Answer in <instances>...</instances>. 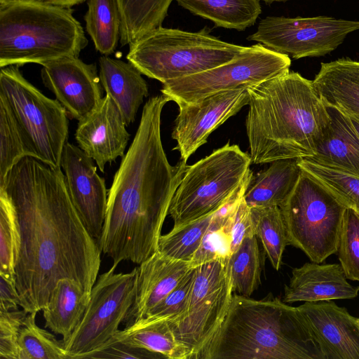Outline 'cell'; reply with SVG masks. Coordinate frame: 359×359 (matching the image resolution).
Masks as SVG:
<instances>
[{
    "label": "cell",
    "instance_id": "1",
    "mask_svg": "<svg viewBox=\"0 0 359 359\" xmlns=\"http://www.w3.org/2000/svg\"><path fill=\"white\" fill-rule=\"evenodd\" d=\"M0 189L11 199L20 229L15 268L20 307L28 313L42 311L57 282L65 278L90 294L102 252L70 199L61 167L26 156Z\"/></svg>",
    "mask_w": 359,
    "mask_h": 359
},
{
    "label": "cell",
    "instance_id": "2",
    "mask_svg": "<svg viewBox=\"0 0 359 359\" xmlns=\"http://www.w3.org/2000/svg\"><path fill=\"white\" fill-rule=\"evenodd\" d=\"M170 101L161 94L144 105L134 139L108 191L99 245L115 266L122 261L140 264L158 250L163 222L188 166L182 160L172 165L163 149L161 118Z\"/></svg>",
    "mask_w": 359,
    "mask_h": 359
},
{
    "label": "cell",
    "instance_id": "3",
    "mask_svg": "<svg viewBox=\"0 0 359 359\" xmlns=\"http://www.w3.org/2000/svg\"><path fill=\"white\" fill-rule=\"evenodd\" d=\"M247 89L245 127L252 163L314 154L330 117L312 81L289 71Z\"/></svg>",
    "mask_w": 359,
    "mask_h": 359
},
{
    "label": "cell",
    "instance_id": "4",
    "mask_svg": "<svg viewBox=\"0 0 359 359\" xmlns=\"http://www.w3.org/2000/svg\"><path fill=\"white\" fill-rule=\"evenodd\" d=\"M199 359H325L297 307L269 293H233L227 313Z\"/></svg>",
    "mask_w": 359,
    "mask_h": 359
},
{
    "label": "cell",
    "instance_id": "5",
    "mask_svg": "<svg viewBox=\"0 0 359 359\" xmlns=\"http://www.w3.org/2000/svg\"><path fill=\"white\" fill-rule=\"evenodd\" d=\"M88 39L71 8L43 0H0V67L79 57Z\"/></svg>",
    "mask_w": 359,
    "mask_h": 359
},
{
    "label": "cell",
    "instance_id": "6",
    "mask_svg": "<svg viewBox=\"0 0 359 359\" xmlns=\"http://www.w3.org/2000/svg\"><path fill=\"white\" fill-rule=\"evenodd\" d=\"M210 32L207 27L192 32L161 26L130 44L126 59L142 74L164 83L225 64L244 48Z\"/></svg>",
    "mask_w": 359,
    "mask_h": 359
},
{
    "label": "cell",
    "instance_id": "7",
    "mask_svg": "<svg viewBox=\"0 0 359 359\" xmlns=\"http://www.w3.org/2000/svg\"><path fill=\"white\" fill-rule=\"evenodd\" d=\"M252 163L250 154L227 143L188 165L172 199L168 215L177 229L208 216L233 195Z\"/></svg>",
    "mask_w": 359,
    "mask_h": 359
},
{
    "label": "cell",
    "instance_id": "8",
    "mask_svg": "<svg viewBox=\"0 0 359 359\" xmlns=\"http://www.w3.org/2000/svg\"><path fill=\"white\" fill-rule=\"evenodd\" d=\"M280 208L289 245L317 263L337 252L347 208L318 180L302 169L296 186Z\"/></svg>",
    "mask_w": 359,
    "mask_h": 359
},
{
    "label": "cell",
    "instance_id": "9",
    "mask_svg": "<svg viewBox=\"0 0 359 359\" xmlns=\"http://www.w3.org/2000/svg\"><path fill=\"white\" fill-rule=\"evenodd\" d=\"M0 95L9 106L34 158L60 167L69 133L65 108L29 83L16 65L1 68Z\"/></svg>",
    "mask_w": 359,
    "mask_h": 359
},
{
    "label": "cell",
    "instance_id": "10",
    "mask_svg": "<svg viewBox=\"0 0 359 359\" xmlns=\"http://www.w3.org/2000/svg\"><path fill=\"white\" fill-rule=\"evenodd\" d=\"M290 65L287 55L258 43L244 46L225 64L165 82L161 91L177 104L194 102L218 92L257 85L289 72Z\"/></svg>",
    "mask_w": 359,
    "mask_h": 359
},
{
    "label": "cell",
    "instance_id": "11",
    "mask_svg": "<svg viewBox=\"0 0 359 359\" xmlns=\"http://www.w3.org/2000/svg\"><path fill=\"white\" fill-rule=\"evenodd\" d=\"M116 268L100 275L92 287L80 324L64 341L68 359L85 358L102 347L126 320L135 300L137 267L126 273H115Z\"/></svg>",
    "mask_w": 359,
    "mask_h": 359
},
{
    "label": "cell",
    "instance_id": "12",
    "mask_svg": "<svg viewBox=\"0 0 359 359\" xmlns=\"http://www.w3.org/2000/svg\"><path fill=\"white\" fill-rule=\"evenodd\" d=\"M226 259L195 266L186 311L179 320L168 323L176 339L190 351L191 359H199L229 310L234 292Z\"/></svg>",
    "mask_w": 359,
    "mask_h": 359
},
{
    "label": "cell",
    "instance_id": "13",
    "mask_svg": "<svg viewBox=\"0 0 359 359\" xmlns=\"http://www.w3.org/2000/svg\"><path fill=\"white\" fill-rule=\"evenodd\" d=\"M358 29L359 21L333 17L267 16L260 20L257 31L247 39L299 59L328 54L341 45L348 34Z\"/></svg>",
    "mask_w": 359,
    "mask_h": 359
},
{
    "label": "cell",
    "instance_id": "14",
    "mask_svg": "<svg viewBox=\"0 0 359 359\" xmlns=\"http://www.w3.org/2000/svg\"><path fill=\"white\" fill-rule=\"evenodd\" d=\"M247 88L218 92L190 103H180L172 138L177 142L174 149L180 160L189 158L203 144L208 136L230 117L248 105Z\"/></svg>",
    "mask_w": 359,
    "mask_h": 359
},
{
    "label": "cell",
    "instance_id": "15",
    "mask_svg": "<svg viewBox=\"0 0 359 359\" xmlns=\"http://www.w3.org/2000/svg\"><path fill=\"white\" fill-rule=\"evenodd\" d=\"M70 199L85 227L99 243L105 220L107 196L104 180L93 160L80 147L67 142L60 161Z\"/></svg>",
    "mask_w": 359,
    "mask_h": 359
},
{
    "label": "cell",
    "instance_id": "16",
    "mask_svg": "<svg viewBox=\"0 0 359 359\" xmlns=\"http://www.w3.org/2000/svg\"><path fill=\"white\" fill-rule=\"evenodd\" d=\"M41 77L68 114L77 121L96 109L102 99L96 65L86 63L79 57H65L44 63Z\"/></svg>",
    "mask_w": 359,
    "mask_h": 359
},
{
    "label": "cell",
    "instance_id": "17",
    "mask_svg": "<svg viewBox=\"0 0 359 359\" xmlns=\"http://www.w3.org/2000/svg\"><path fill=\"white\" fill-rule=\"evenodd\" d=\"M126 127L120 111L106 94L96 109L79 121L75 138L103 172L107 163L124 155L130 139Z\"/></svg>",
    "mask_w": 359,
    "mask_h": 359
},
{
    "label": "cell",
    "instance_id": "18",
    "mask_svg": "<svg viewBox=\"0 0 359 359\" xmlns=\"http://www.w3.org/2000/svg\"><path fill=\"white\" fill-rule=\"evenodd\" d=\"M314 334L325 359H359V323L334 302H305L297 306Z\"/></svg>",
    "mask_w": 359,
    "mask_h": 359
},
{
    "label": "cell",
    "instance_id": "19",
    "mask_svg": "<svg viewBox=\"0 0 359 359\" xmlns=\"http://www.w3.org/2000/svg\"><path fill=\"white\" fill-rule=\"evenodd\" d=\"M192 268L191 262L170 258L158 250L140 264L135 300L124 320L126 327L145 317Z\"/></svg>",
    "mask_w": 359,
    "mask_h": 359
},
{
    "label": "cell",
    "instance_id": "20",
    "mask_svg": "<svg viewBox=\"0 0 359 359\" xmlns=\"http://www.w3.org/2000/svg\"><path fill=\"white\" fill-rule=\"evenodd\" d=\"M339 264L307 262L293 269L292 276L284 288L283 301L316 302L332 299H351L357 297L359 286L347 281Z\"/></svg>",
    "mask_w": 359,
    "mask_h": 359
},
{
    "label": "cell",
    "instance_id": "21",
    "mask_svg": "<svg viewBox=\"0 0 359 359\" xmlns=\"http://www.w3.org/2000/svg\"><path fill=\"white\" fill-rule=\"evenodd\" d=\"M99 67L102 86L128 126L135 121L144 98L149 95L147 84L142 73L128 61L103 55L99 59Z\"/></svg>",
    "mask_w": 359,
    "mask_h": 359
},
{
    "label": "cell",
    "instance_id": "22",
    "mask_svg": "<svg viewBox=\"0 0 359 359\" xmlns=\"http://www.w3.org/2000/svg\"><path fill=\"white\" fill-rule=\"evenodd\" d=\"M326 107L330 122L314 154L304 158L359 176V137L346 114Z\"/></svg>",
    "mask_w": 359,
    "mask_h": 359
},
{
    "label": "cell",
    "instance_id": "23",
    "mask_svg": "<svg viewBox=\"0 0 359 359\" xmlns=\"http://www.w3.org/2000/svg\"><path fill=\"white\" fill-rule=\"evenodd\" d=\"M312 84L326 105L359 120V61L346 57L321 63Z\"/></svg>",
    "mask_w": 359,
    "mask_h": 359
},
{
    "label": "cell",
    "instance_id": "24",
    "mask_svg": "<svg viewBox=\"0 0 359 359\" xmlns=\"http://www.w3.org/2000/svg\"><path fill=\"white\" fill-rule=\"evenodd\" d=\"M265 170L252 175L243 199L249 208L280 207L296 186L302 168L294 158L270 163Z\"/></svg>",
    "mask_w": 359,
    "mask_h": 359
},
{
    "label": "cell",
    "instance_id": "25",
    "mask_svg": "<svg viewBox=\"0 0 359 359\" xmlns=\"http://www.w3.org/2000/svg\"><path fill=\"white\" fill-rule=\"evenodd\" d=\"M90 295L73 280H58L42 310L45 327L62 335L63 342L67 341L80 324Z\"/></svg>",
    "mask_w": 359,
    "mask_h": 359
},
{
    "label": "cell",
    "instance_id": "26",
    "mask_svg": "<svg viewBox=\"0 0 359 359\" xmlns=\"http://www.w3.org/2000/svg\"><path fill=\"white\" fill-rule=\"evenodd\" d=\"M111 340L142 348L167 358L191 359L190 351L176 339L168 322L142 318L119 330Z\"/></svg>",
    "mask_w": 359,
    "mask_h": 359
},
{
    "label": "cell",
    "instance_id": "27",
    "mask_svg": "<svg viewBox=\"0 0 359 359\" xmlns=\"http://www.w3.org/2000/svg\"><path fill=\"white\" fill-rule=\"evenodd\" d=\"M195 15L215 27L243 31L254 25L262 13L259 0H175Z\"/></svg>",
    "mask_w": 359,
    "mask_h": 359
},
{
    "label": "cell",
    "instance_id": "28",
    "mask_svg": "<svg viewBox=\"0 0 359 359\" xmlns=\"http://www.w3.org/2000/svg\"><path fill=\"white\" fill-rule=\"evenodd\" d=\"M173 0H117L121 18V46L130 45L162 26Z\"/></svg>",
    "mask_w": 359,
    "mask_h": 359
},
{
    "label": "cell",
    "instance_id": "29",
    "mask_svg": "<svg viewBox=\"0 0 359 359\" xmlns=\"http://www.w3.org/2000/svg\"><path fill=\"white\" fill-rule=\"evenodd\" d=\"M86 29L95 49L104 55L114 53L121 39V18L117 0H88Z\"/></svg>",
    "mask_w": 359,
    "mask_h": 359
},
{
    "label": "cell",
    "instance_id": "30",
    "mask_svg": "<svg viewBox=\"0 0 359 359\" xmlns=\"http://www.w3.org/2000/svg\"><path fill=\"white\" fill-rule=\"evenodd\" d=\"M233 292L250 297L261 283V260L257 236L246 237L226 259Z\"/></svg>",
    "mask_w": 359,
    "mask_h": 359
},
{
    "label": "cell",
    "instance_id": "31",
    "mask_svg": "<svg viewBox=\"0 0 359 359\" xmlns=\"http://www.w3.org/2000/svg\"><path fill=\"white\" fill-rule=\"evenodd\" d=\"M255 235L259 238L268 258L276 271L289 245L283 217L278 206L250 208Z\"/></svg>",
    "mask_w": 359,
    "mask_h": 359
},
{
    "label": "cell",
    "instance_id": "32",
    "mask_svg": "<svg viewBox=\"0 0 359 359\" xmlns=\"http://www.w3.org/2000/svg\"><path fill=\"white\" fill-rule=\"evenodd\" d=\"M0 186L14 165L26 156L34 157L4 98L0 95Z\"/></svg>",
    "mask_w": 359,
    "mask_h": 359
},
{
    "label": "cell",
    "instance_id": "33",
    "mask_svg": "<svg viewBox=\"0 0 359 359\" xmlns=\"http://www.w3.org/2000/svg\"><path fill=\"white\" fill-rule=\"evenodd\" d=\"M20 245V229L15 208L5 191L0 189V275L14 283Z\"/></svg>",
    "mask_w": 359,
    "mask_h": 359
},
{
    "label": "cell",
    "instance_id": "34",
    "mask_svg": "<svg viewBox=\"0 0 359 359\" xmlns=\"http://www.w3.org/2000/svg\"><path fill=\"white\" fill-rule=\"evenodd\" d=\"M37 313H29L19 334L20 359H68L64 342L36 323Z\"/></svg>",
    "mask_w": 359,
    "mask_h": 359
},
{
    "label": "cell",
    "instance_id": "35",
    "mask_svg": "<svg viewBox=\"0 0 359 359\" xmlns=\"http://www.w3.org/2000/svg\"><path fill=\"white\" fill-rule=\"evenodd\" d=\"M213 214L161 235L158 250L170 258L191 262L202 243Z\"/></svg>",
    "mask_w": 359,
    "mask_h": 359
},
{
    "label": "cell",
    "instance_id": "36",
    "mask_svg": "<svg viewBox=\"0 0 359 359\" xmlns=\"http://www.w3.org/2000/svg\"><path fill=\"white\" fill-rule=\"evenodd\" d=\"M297 160L302 170L326 186L347 208L359 214V176L304 158Z\"/></svg>",
    "mask_w": 359,
    "mask_h": 359
},
{
    "label": "cell",
    "instance_id": "37",
    "mask_svg": "<svg viewBox=\"0 0 359 359\" xmlns=\"http://www.w3.org/2000/svg\"><path fill=\"white\" fill-rule=\"evenodd\" d=\"M337 252L346 278L359 281V214L351 208L343 217Z\"/></svg>",
    "mask_w": 359,
    "mask_h": 359
},
{
    "label": "cell",
    "instance_id": "38",
    "mask_svg": "<svg viewBox=\"0 0 359 359\" xmlns=\"http://www.w3.org/2000/svg\"><path fill=\"white\" fill-rule=\"evenodd\" d=\"M194 274L195 267H193L177 286L144 318L152 321L168 322L169 324L179 320L186 311Z\"/></svg>",
    "mask_w": 359,
    "mask_h": 359
},
{
    "label": "cell",
    "instance_id": "39",
    "mask_svg": "<svg viewBox=\"0 0 359 359\" xmlns=\"http://www.w3.org/2000/svg\"><path fill=\"white\" fill-rule=\"evenodd\" d=\"M28 313L22 310L0 311V358L20 359L18 338Z\"/></svg>",
    "mask_w": 359,
    "mask_h": 359
},
{
    "label": "cell",
    "instance_id": "40",
    "mask_svg": "<svg viewBox=\"0 0 359 359\" xmlns=\"http://www.w3.org/2000/svg\"><path fill=\"white\" fill-rule=\"evenodd\" d=\"M255 235L250 208L243 198L230 221V254L235 252L248 236Z\"/></svg>",
    "mask_w": 359,
    "mask_h": 359
},
{
    "label": "cell",
    "instance_id": "41",
    "mask_svg": "<svg viewBox=\"0 0 359 359\" xmlns=\"http://www.w3.org/2000/svg\"><path fill=\"white\" fill-rule=\"evenodd\" d=\"M161 355L119 341L110 340L85 358H154Z\"/></svg>",
    "mask_w": 359,
    "mask_h": 359
},
{
    "label": "cell",
    "instance_id": "42",
    "mask_svg": "<svg viewBox=\"0 0 359 359\" xmlns=\"http://www.w3.org/2000/svg\"><path fill=\"white\" fill-rule=\"evenodd\" d=\"M0 311H9L18 309L20 299L15 283L0 275Z\"/></svg>",
    "mask_w": 359,
    "mask_h": 359
},
{
    "label": "cell",
    "instance_id": "43",
    "mask_svg": "<svg viewBox=\"0 0 359 359\" xmlns=\"http://www.w3.org/2000/svg\"><path fill=\"white\" fill-rule=\"evenodd\" d=\"M43 1H48V2L55 4V5L67 7V8H71L74 6H76L77 4L83 3V1H85L86 0H43Z\"/></svg>",
    "mask_w": 359,
    "mask_h": 359
},
{
    "label": "cell",
    "instance_id": "44",
    "mask_svg": "<svg viewBox=\"0 0 359 359\" xmlns=\"http://www.w3.org/2000/svg\"><path fill=\"white\" fill-rule=\"evenodd\" d=\"M348 116L349 117L351 125H352L355 132L356 133L357 135L359 137V120L357 118H355L353 117L349 116Z\"/></svg>",
    "mask_w": 359,
    "mask_h": 359
},
{
    "label": "cell",
    "instance_id": "45",
    "mask_svg": "<svg viewBox=\"0 0 359 359\" xmlns=\"http://www.w3.org/2000/svg\"><path fill=\"white\" fill-rule=\"evenodd\" d=\"M261 1H264L265 4H266L268 5H270L273 2H283V1H287L289 0H261Z\"/></svg>",
    "mask_w": 359,
    "mask_h": 359
},
{
    "label": "cell",
    "instance_id": "46",
    "mask_svg": "<svg viewBox=\"0 0 359 359\" xmlns=\"http://www.w3.org/2000/svg\"><path fill=\"white\" fill-rule=\"evenodd\" d=\"M358 323H359V318H358Z\"/></svg>",
    "mask_w": 359,
    "mask_h": 359
}]
</instances>
